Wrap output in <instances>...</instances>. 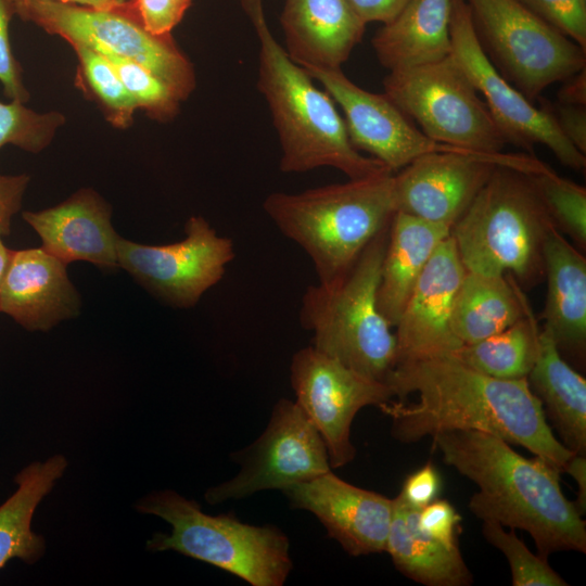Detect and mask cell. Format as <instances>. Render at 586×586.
<instances>
[{"label":"cell","instance_id":"22","mask_svg":"<svg viewBox=\"0 0 586 586\" xmlns=\"http://www.w3.org/2000/svg\"><path fill=\"white\" fill-rule=\"evenodd\" d=\"M544 276L547 279L542 317L560 353L585 356L586 259L556 227L546 239Z\"/></svg>","mask_w":586,"mask_h":586},{"label":"cell","instance_id":"33","mask_svg":"<svg viewBox=\"0 0 586 586\" xmlns=\"http://www.w3.org/2000/svg\"><path fill=\"white\" fill-rule=\"evenodd\" d=\"M104 55L112 63L138 110L161 123L169 122L177 116L182 101L161 77L133 61Z\"/></svg>","mask_w":586,"mask_h":586},{"label":"cell","instance_id":"42","mask_svg":"<svg viewBox=\"0 0 586 586\" xmlns=\"http://www.w3.org/2000/svg\"><path fill=\"white\" fill-rule=\"evenodd\" d=\"M359 17L367 24L392 21L410 0H347Z\"/></svg>","mask_w":586,"mask_h":586},{"label":"cell","instance_id":"37","mask_svg":"<svg viewBox=\"0 0 586 586\" xmlns=\"http://www.w3.org/2000/svg\"><path fill=\"white\" fill-rule=\"evenodd\" d=\"M461 515L446 499H435L418 511L419 528L449 548H457Z\"/></svg>","mask_w":586,"mask_h":586},{"label":"cell","instance_id":"5","mask_svg":"<svg viewBox=\"0 0 586 586\" xmlns=\"http://www.w3.org/2000/svg\"><path fill=\"white\" fill-rule=\"evenodd\" d=\"M555 227L530 174L497 166L450 234L467 271L534 284L544 276V245Z\"/></svg>","mask_w":586,"mask_h":586},{"label":"cell","instance_id":"24","mask_svg":"<svg viewBox=\"0 0 586 586\" xmlns=\"http://www.w3.org/2000/svg\"><path fill=\"white\" fill-rule=\"evenodd\" d=\"M449 234L447 226L394 213L377 293L378 308L393 328L434 251Z\"/></svg>","mask_w":586,"mask_h":586},{"label":"cell","instance_id":"36","mask_svg":"<svg viewBox=\"0 0 586 586\" xmlns=\"http://www.w3.org/2000/svg\"><path fill=\"white\" fill-rule=\"evenodd\" d=\"M15 15L13 0H0V84L10 100L26 103L30 94L24 84L23 69L12 51L9 26Z\"/></svg>","mask_w":586,"mask_h":586},{"label":"cell","instance_id":"12","mask_svg":"<svg viewBox=\"0 0 586 586\" xmlns=\"http://www.w3.org/2000/svg\"><path fill=\"white\" fill-rule=\"evenodd\" d=\"M240 471L211 487V505L242 499L266 489H284L331 471L324 442L294 400L281 398L275 405L262 435L234 455Z\"/></svg>","mask_w":586,"mask_h":586},{"label":"cell","instance_id":"7","mask_svg":"<svg viewBox=\"0 0 586 586\" xmlns=\"http://www.w3.org/2000/svg\"><path fill=\"white\" fill-rule=\"evenodd\" d=\"M137 509L171 526L170 534H155L148 547L174 550L219 568L252 586H281L293 562L286 535L272 525H252L233 514L211 515L198 502L174 491L144 497Z\"/></svg>","mask_w":586,"mask_h":586},{"label":"cell","instance_id":"11","mask_svg":"<svg viewBox=\"0 0 586 586\" xmlns=\"http://www.w3.org/2000/svg\"><path fill=\"white\" fill-rule=\"evenodd\" d=\"M186 237L175 243L146 245L118 237V267L164 303L190 308L216 285L233 260V241L219 235L202 216H191Z\"/></svg>","mask_w":586,"mask_h":586},{"label":"cell","instance_id":"15","mask_svg":"<svg viewBox=\"0 0 586 586\" xmlns=\"http://www.w3.org/2000/svg\"><path fill=\"white\" fill-rule=\"evenodd\" d=\"M290 380L295 402L321 435L334 469L355 458L351 426L357 412L394 397L385 382L346 367L313 345L293 355Z\"/></svg>","mask_w":586,"mask_h":586},{"label":"cell","instance_id":"46","mask_svg":"<svg viewBox=\"0 0 586 586\" xmlns=\"http://www.w3.org/2000/svg\"><path fill=\"white\" fill-rule=\"evenodd\" d=\"M11 253L12 250L4 245V243L2 242V237H0V291L10 262Z\"/></svg>","mask_w":586,"mask_h":586},{"label":"cell","instance_id":"8","mask_svg":"<svg viewBox=\"0 0 586 586\" xmlns=\"http://www.w3.org/2000/svg\"><path fill=\"white\" fill-rule=\"evenodd\" d=\"M15 15L71 46L89 47L103 54L124 58L149 68L188 100L196 87L193 64L171 34L149 31L131 1L97 9L59 0H13Z\"/></svg>","mask_w":586,"mask_h":586},{"label":"cell","instance_id":"6","mask_svg":"<svg viewBox=\"0 0 586 586\" xmlns=\"http://www.w3.org/2000/svg\"><path fill=\"white\" fill-rule=\"evenodd\" d=\"M388 228L390 224L342 277L308 285L300 307V322L313 332L316 349L383 382L396 361L395 333L377 303Z\"/></svg>","mask_w":586,"mask_h":586},{"label":"cell","instance_id":"23","mask_svg":"<svg viewBox=\"0 0 586 586\" xmlns=\"http://www.w3.org/2000/svg\"><path fill=\"white\" fill-rule=\"evenodd\" d=\"M451 7L453 0H410L372 38L381 65L396 72L449 56Z\"/></svg>","mask_w":586,"mask_h":586},{"label":"cell","instance_id":"29","mask_svg":"<svg viewBox=\"0 0 586 586\" xmlns=\"http://www.w3.org/2000/svg\"><path fill=\"white\" fill-rule=\"evenodd\" d=\"M539 333L538 321L527 300L524 316L513 324L482 341L462 345L453 355L494 378L526 379L538 355Z\"/></svg>","mask_w":586,"mask_h":586},{"label":"cell","instance_id":"41","mask_svg":"<svg viewBox=\"0 0 586 586\" xmlns=\"http://www.w3.org/2000/svg\"><path fill=\"white\" fill-rule=\"evenodd\" d=\"M564 137L583 154H586L585 106L559 103L550 107Z\"/></svg>","mask_w":586,"mask_h":586},{"label":"cell","instance_id":"35","mask_svg":"<svg viewBox=\"0 0 586 586\" xmlns=\"http://www.w3.org/2000/svg\"><path fill=\"white\" fill-rule=\"evenodd\" d=\"M539 18L586 51V0H520Z\"/></svg>","mask_w":586,"mask_h":586},{"label":"cell","instance_id":"28","mask_svg":"<svg viewBox=\"0 0 586 586\" xmlns=\"http://www.w3.org/2000/svg\"><path fill=\"white\" fill-rule=\"evenodd\" d=\"M66 466V459L56 455L29 464L16 475L17 491L0 506V569L13 558L33 564L42 556L44 540L31 531V518Z\"/></svg>","mask_w":586,"mask_h":586},{"label":"cell","instance_id":"43","mask_svg":"<svg viewBox=\"0 0 586 586\" xmlns=\"http://www.w3.org/2000/svg\"><path fill=\"white\" fill-rule=\"evenodd\" d=\"M558 92L559 103L585 106L586 104V67L562 80Z\"/></svg>","mask_w":586,"mask_h":586},{"label":"cell","instance_id":"9","mask_svg":"<svg viewBox=\"0 0 586 586\" xmlns=\"http://www.w3.org/2000/svg\"><path fill=\"white\" fill-rule=\"evenodd\" d=\"M477 40L497 71L531 102L586 67V51L520 0H464Z\"/></svg>","mask_w":586,"mask_h":586},{"label":"cell","instance_id":"20","mask_svg":"<svg viewBox=\"0 0 586 586\" xmlns=\"http://www.w3.org/2000/svg\"><path fill=\"white\" fill-rule=\"evenodd\" d=\"M22 216L40 237L41 247L65 264L85 260L103 269L118 267L119 235L111 222L112 209L93 189L81 188L54 206Z\"/></svg>","mask_w":586,"mask_h":586},{"label":"cell","instance_id":"40","mask_svg":"<svg viewBox=\"0 0 586 586\" xmlns=\"http://www.w3.org/2000/svg\"><path fill=\"white\" fill-rule=\"evenodd\" d=\"M30 177L26 174H0V237L11 231L12 218L22 207Z\"/></svg>","mask_w":586,"mask_h":586},{"label":"cell","instance_id":"3","mask_svg":"<svg viewBox=\"0 0 586 586\" xmlns=\"http://www.w3.org/2000/svg\"><path fill=\"white\" fill-rule=\"evenodd\" d=\"M259 42L257 87L265 97L281 146L280 169L304 173L330 166L349 179L391 171L356 150L332 98L291 60L268 26L263 0H239Z\"/></svg>","mask_w":586,"mask_h":586},{"label":"cell","instance_id":"44","mask_svg":"<svg viewBox=\"0 0 586 586\" xmlns=\"http://www.w3.org/2000/svg\"><path fill=\"white\" fill-rule=\"evenodd\" d=\"M562 471L573 477L578 487L575 506L581 514L586 511V458L585 455L573 454L565 462Z\"/></svg>","mask_w":586,"mask_h":586},{"label":"cell","instance_id":"34","mask_svg":"<svg viewBox=\"0 0 586 586\" xmlns=\"http://www.w3.org/2000/svg\"><path fill=\"white\" fill-rule=\"evenodd\" d=\"M485 539L507 558L513 586H566L568 583L549 565L548 559L534 555L518 537L514 528L506 531L495 521H483Z\"/></svg>","mask_w":586,"mask_h":586},{"label":"cell","instance_id":"18","mask_svg":"<svg viewBox=\"0 0 586 586\" xmlns=\"http://www.w3.org/2000/svg\"><path fill=\"white\" fill-rule=\"evenodd\" d=\"M291 506L311 512L353 557L385 551L394 500L332 471L282 489Z\"/></svg>","mask_w":586,"mask_h":586},{"label":"cell","instance_id":"30","mask_svg":"<svg viewBox=\"0 0 586 586\" xmlns=\"http://www.w3.org/2000/svg\"><path fill=\"white\" fill-rule=\"evenodd\" d=\"M77 56L75 85L93 101L111 126L126 129L138 107L109 59L89 47L71 46Z\"/></svg>","mask_w":586,"mask_h":586},{"label":"cell","instance_id":"21","mask_svg":"<svg viewBox=\"0 0 586 586\" xmlns=\"http://www.w3.org/2000/svg\"><path fill=\"white\" fill-rule=\"evenodd\" d=\"M280 22L285 51L301 66L341 67L366 29L347 0H285Z\"/></svg>","mask_w":586,"mask_h":586},{"label":"cell","instance_id":"16","mask_svg":"<svg viewBox=\"0 0 586 586\" xmlns=\"http://www.w3.org/2000/svg\"><path fill=\"white\" fill-rule=\"evenodd\" d=\"M302 67L342 109L353 146L368 152L392 173L433 152L485 154L432 140L385 93H372L358 87L341 67Z\"/></svg>","mask_w":586,"mask_h":586},{"label":"cell","instance_id":"10","mask_svg":"<svg viewBox=\"0 0 586 586\" xmlns=\"http://www.w3.org/2000/svg\"><path fill=\"white\" fill-rule=\"evenodd\" d=\"M384 93L432 140L479 153L508 143L472 81L450 54L431 64L390 72Z\"/></svg>","mask_w":586,"mask_h":586},{"label":"cell","instance_id":"27","mask_svg":"<svg viewBox=\"0 0 586 586\" xmlns=\"http://www.w3.org/2000/svg\"><path fill=\"white\" fill-rule=\"evenodd\" d=\"M526 301L511 275L467 271L454 303L453 331L463 345L482 341L523 317Z\"/></svg>","mask_w":586,"mask_h":586},{"label":"cell","instance_id":"25","mask_svg":"<svg viewBox=\"0 0 586 586\" xmlns=\"http://www.w3.org/2000/svg\"><path fill=\"white\" fill-rule=\"evenodd\" d=\"M527 383L573 454H586V380L563 358L550 332L543 328L536 361Z\"/></svg>","mask_w":586,"mask_h":586},{"label":"cell","instance_id":"14","mask_svg":"<svg viewBox=\"0 0 586 586\" xmlns=\"http://www.w3.org/2000/svg\"><path fill=\"white\" fill-rule=\"evenodd\" d=\"M497 166L525 174L550 168L525 154L428 153L393 176L395 209L451 229Z\"/></svg>","mask_w":586,"mask_h":586},{"label":"cell","instance_id":"45","mask_svg":"<svg viewBox=\"0 0 586 586\" xmlns=\"http://www.w3.org/2000/svg\"><path fill=\"white\" fill-rule=\"evenodd\" d=\"M66 3H74L84 7L97 8V9H106L116 5L124 4L131 0H59Z\"/></svg>","mask_w":586,"mask_h":586},{"label":"cell","instance_id":"19","mask_svg":"<svg viewBox=\"0 0 586 586\" xmlns=\"http://www.w3.org/2000/svg\"><path fill=\"white\" fill-rule=\"evenodd\" d=\"M66 265L42 247L12 251L0 291V311L29 331H48L76 317L81 301Z\"/></svg>","mask_w":586,"mask_h":586},{"label":"cell","instance_id":"4","mask_svg":"<svg viewBox=\"0 0 586 586\" xmlns=\"http://www.w3.org/2000/svg\"><path fill=\"white\" fill-rule=\"evenodd\" d=\"M393 173L301 193L273 192L263 208L310 257L319 283L342 277L396 212Z\"/></svg>","mask_w":586,"mask_h":586},{"label":"cell","instance_id":"31","mask_svg":"<svg viewBox=\"0 0 586 586\" xmlns=\"http://www.w3.org/2000/svg\"><path fill=\"white\" fill-rule=\"evenodd\" d=\"M556 228L575 244L586 246V189L557 175L551 168L530 174Z\"/></svg>","mask_w":586,"mask_h":586},{"label":"cell","instance_id":"32","mask_svg":"<svg viewBox=\"0 0 586 586\" xmlns=\"http://www.w3.org/2000/svg\"><path fill=\"white\" fill-rule=\"evenodd\" d=\"M65 122V115L58 111L36 112L15 100L0 102V149L10 144L40 153L51 144Z\"/></svg>","mask_w":586,"mask_h":586},{"label":"cell","instance_id":"26","mask_svg":"<svg viewBox=\"0 0 586 586\" xmlns=\"http://www.w3.org/2000/svg\"><path fill=\"white\" fill-rule=\"evenodd\" d=\"M385 551L405 576L428 586H468L472 574L459 547L449 548L422 532L418 511L397 495Z\"/></svg>","mask_w":586,"mask_h":586},{"label":"cell","instance_id":"38","mask_svg":"<svg viewBox=\"0 0 586 586\" xmlns=\"http://www.w3.org/2000/svg\"><path fill=\"white\" fill-rule=\"evenodd\" d=\"M192 0H131L144 27L155 35H168L181 22Z\"/></svg>","mask_w":586,"mask_h":586},{"label":"cell","instance_id":"1","mask_svg":"<svg viewBox=\"0 0 586 586\" xmlns=\"http://www.w3.org/2000/svg\"><path fill=\"white\" fill-rule=\"evenodd\" d=\"M385 383L394 397L417 394V402L379 406L402 443L453 430H477L530 450L562 472L573 453L553 434L526 379L482 373L453 354L396 362Z\"/></svg>","mask_w":586,"mask_h":586},{"label":"cell","instance_id":"39","mask_svg":"<svg viewBox=\"0 0 586 586\" xmlns=\"http://www.w3.org/2000/svg\"><path fill=\"white\" fill-rule=\"evenodd\" d=\"M441 489V474L432 462H428L406 477L398 496L408 506L420 510L437 499Z\"/></svg>","mask_w":586,"mask_h":586},{"label":"cell","instance_id":"17","mask_svg":"<svg viewBox=\"0 0 586 586\" xmlns=\"http://www.w3.org/2000/svg\"><path fill=\"white\" fill-rule=\"evenodd\" d=\"M466 272L449 234L434 251L394 327L395 364L454 354L463 345L453 331L451 315Z\"/></svg>","mask_w":586,"mask_h":586},{"label":"cell","instance_id":"2","mask_svg":"<svg viewBox=\"0 0 586 586\" xmlns=\"http://www.w3.org/2000/svg\"><path fill=\"white\" fill-rule=\"evenodd\" d=\"M432 440L444 462L477 485L468 505L476 518L527 532L546 559L586 552V523L562 493L559 469L484 431H445Z\"/></svg>","mask_w":586,"mask_h":586},{"label":"cell","instance_id":"13","mask_svg":"<svg viewBox=\"0 0 586 586\" xmlns=\"http://www.w3.org/2000/svg\"><path fill=\"white\" fill-rule=\"evenodd\" d=\"M450 39L453 56L485 98L508 143L528 152L535 144H543L561 164L575 170L585 168V154L564 137L550 106H534L491 62L477 40L464 0H453Z\"/></svg>","mask_w":586,"mask_h":586}]
</instances>
